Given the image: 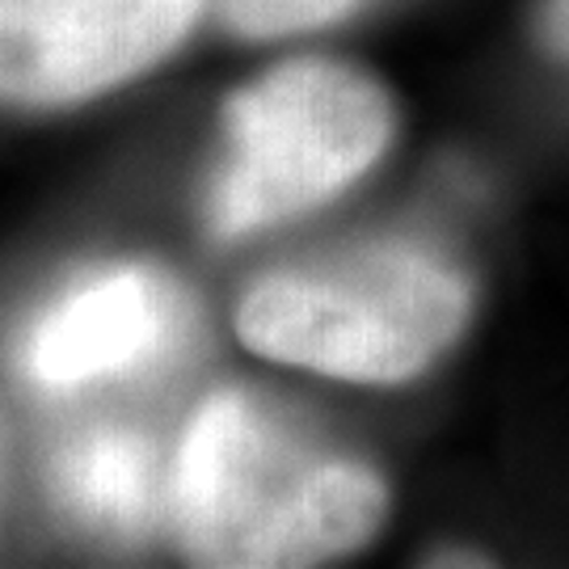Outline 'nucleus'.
I'll use <instances>...</instances> for the list:
<instances>
[{
	"instance_id": "nucleus-1",
	"label": "nucleus",
	"mask_w": 569,
	"mask_h": 569,
	"mask_svg": "<svg viewBox=\"0 0 569 569\" xmlns=\"http://www.w3.org/2000/svg\"><path fill=\"white\" fill-rule=\"evenodd\" d=\"M173 507L190 561L296 569L371 545L388 486L359 460L317 451L258 397L224 388L186 427Z\"/></svg>"
},
{
	"instance_id": "nucleus-2",
	"label": "nucleus",
	"mask_w": 569,
	"mask_h": 569,
	"mask_svg": "<svg viewBox=\"0 0 569 569\" xmlns=\"http://www.w3.org/2000/svg\"><path fill=\"white\" fill-rule=\"evenodd\" d=\"M472 317L468 279L422 249H363L262 274L237 305L253 355L350 385H406Z\"/></svg>"
},
{
	"instance_id": "nucleus-3",
	"label": "nucleus",
	"mask_w": 569,
	"mask_h": 569,
	"mask_svg": "<svg viewBox=\"0 0 569 569\" xmlns=\"http://www.w3.org/2000/svg\"><path fill=\"white\" fill-rule=\"evenodd\" d=\"M224 161L207 190V228L237 241L296 220L385 157L397 106L363 68L287 60L224 102Z\"/></svg>"
},
{
	"instance_id": "nucleus-4",
	"label": "nucleus",
	"mask_w": 569,
	"mask_h": 569,
	"mask_svg": "<svg viewBox=\"0 0 569 569\" xmlns=\"http://www.w3.org/2000/svg\"><path fill=\"white\" fill-rule=\"evenodd\" d=\"M203 0H0V89L56 110L136 81L199 21Z\"/></svg>"
},
{
	"instance_id": "nucleus-5",
	"label": "nucleus",
	"mask_w": 569,
	"mask_h": 569,
	"mask_svg": "<svg viewBox=\"0 0 569 569\" xmlns=\"http://www.w3.org/2000/svg\"><path fill=\"white\" fill-rule=\"evenodd\" d=\"M161 287L143 270H110L68 291L30 338V376L47 388H77L140 363L161 342Z\"/></svg>"
},
{
	"instance_id": "nucleus-6",
	"label": "nucleus",
	"mask_w": 569,
	"mask_h": 569,
	"mask_svg": "<svg viewBox=\"0 0 569 569\" xmlns=\"http://www.w3.org/2000/svg\"><path fill=\"white\" fill-rule=\"evenodd\" d=\"M56 493L84 523L140 531L157 515V456L131 430H89L56 460Z\"/></svg>"
},
{
	"instance_id": "nucleus-7",
	"label": "nucleus",
	"mask_w": 569,
	"mask_h": 569,
	"mask_svg": "<svg viewBox=\"0 0 569 569\" xmlns=\"http://www.w3.org/2000/svg\"><path fill=\"white\" fill-rule=\"evenodd\" d=\"M359 0H220V18L241 39H283L346 18Z\"/></svg>"
},
{
	"instance_id": "nucleus-8",
	"label": "nucleus",
	"mask_w": 569,
	"mask_h": 569,
	"mask_svg": "<svg viewBox=\"0 0 569 569\" xmlns=\"http://www.w3.org/2000/svg\"><path fill=\"white\" fill-rule=\"evenodd\" d=\"M536 30H540L545 51L569 63V0H545L540 18H536Z\"/></svg>"
}]
</instances>
